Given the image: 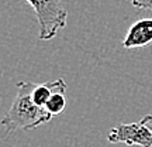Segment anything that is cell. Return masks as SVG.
<instances>
[{"label": "cell", "instance_id": "6da1fadb", "mask_svg": "<svg viewBox=\"0 0 152 147\" xmlns=\"http://www.w3.org/2000/svg\"><path fill=\"white\" fill-rule=\"evenodd\" d=\"M34 85V82L28 81L17 82L16 98L10 110L1 119V126L6 127V136H10L17 130H33L54 117L45 108L38 106L33 100Z\"/></svg>", "mask_w": 152, "mask_h": 147}, {"label": "cell", "instance_id": "7a4b0ae2", "mask_svg": "<svg viewBox=\"0 0 152 147\" xmlns=\"http://www.w3.org/2000/svg\"><path fill=\"white\" fill-rule=\"evenodd\" d=\"M35 11L39 34L38 37L42 41H48L58 34L61 28L66 26L68 11L61 0H26Z\"/></svg>", "mask_w": 152, "mask_h": 147}, {"label": "cell", "instance_id": "3957f363", "mask_svg": "<svg viewBox=\"0 0 152 147\" xmlns=\"http://www.w3.org/2000/svg\"><path fill=\"white\" fill-rule=\"evenodd\" d=\"M110 143H124L127 146L152 147V133L141 122L138 123H120L109 131Z\"/></svg>", "mask_w": 152, "mask_h": 147}, {"label": "cell", "instance_id": "277c9868", "mask_svg": "<svg viewBox=\"0 0 152 147\" xmlns=\"http://www.w3.org/2000/svg\"><path fill=\"white\" fill-rule=\"evenodd\" d=\"M152 43V18H141L135 21L127 31L123 40L124 48H141Z\"/></svg>", "mask_w": 152, "mask_h": 147}, {"label": "cell", "instance_id": "5b68a950", "mask_svg": "<svg viewBox=\"0 0 152 147\" xmlns=\"http://www.w3.org/2000/svg\"><path fill=\"white\" fill-rule=\"evenodd\" d=\"M66 91H68V83L62 78L55 79V81H48L45 83H35L33 89V100L38 106L45 108V103L55 92L65 93Z\"/></svg>", "mask_w": 152, "mask_h": 147}, {"label": "cell", "instance_id": "8992f818", "mask_svg": "<svg viewBox=\"0 0 152 147\" xmlns=\"http://www.w3.org/2000/svg\"><path fill=\"white\" fill-rule=\"evenodd\" d=\"M66 108V98L65 93L62 92H55L49 100L45 103V109L48 113H51L52 116H58L61 114Z\"/></svg>", "mask_w": 152, "mask_h": 147}, {"label": "cell", "instance_id": "52a82bcc", "mask_svg": "<svg viewBox=\"0 0 152 147\" xmlns=\"http://www.w3.org/2000/svg\"><path fill=\"white\" fill-rule=\"evenodd\" d=\"M131 3L137 9L144 10H152V0H131Z\"/></svg>", "mask_w": 152, "mask_h": 147}, {"label": "cell", "instance_id": "ba28073f", "mask_svg": "<svg viewBox=\"0 0 152 147\" xmlns=\"http://www.w3.org/2000/svg\"><path fill=\"white\" fill-rule=\"evenodd\" d=\"M142 123L147 126L148 129H149V131L152 133V114H147V116H144V117H142Z\"/></svg>", "mask_w": 152, "mask_h": 147}]
</instances>
